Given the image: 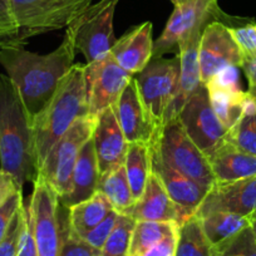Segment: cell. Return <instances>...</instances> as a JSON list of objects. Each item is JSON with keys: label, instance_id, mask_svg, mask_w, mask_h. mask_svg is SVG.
<instances>
[{"label": "cell", "instance_id": "ac0fdd59", "mask_svg": "<svg viewBox=\"0 0 256 256\" xmlns=\"http://www.w3.org/2000/svg\"><path fill=\"white\" fill-rule=\"evenodd\" d=\"M92 140L100 174L124 164L128 142L126 141L113 106L98 114Z\"/></svg>", "mask_w": 256, "mask_h": 256}, {"label": "cell", "instance_id": "ab89813d", "mask_svg": "<svg viewBox=\"0 0 256 256\" xmlns=\"http://www.w3.org/2000/svg\"><path fill=\"white\" fill-rule=\"evenodd\" d=\"M177 234H178V231L166 236L158 244H156V245L147 248L146 251H144V252L136 256H174V252H176Z\"/></svg>", "mask_w": 256, "mask_h": 256}, {"label": "cell", "instance_id": "484cf974", "mask_svg": "<svg viewBox=\"0 0 256 256\" xmlns=\"http://www.w3.org/2000/svg\"><path fill=\"white\" fill-rule=\"evenodd\" d=\"M174 256H218V248L206 236L196 215L178 225Z\"/></svg>", "mask_w": 256, "mask_h": 256}, {"label": "cell", "instance_id": "1f68e13d", "mask_svg": "<svg viewBox=\"0 0 256 256\" xmlns=\"http://www.w3.org/2000/svg\"><path fill=\"white\" fill-rule=\"evenodd\" d=\"M216 248L218 256H256L255 232L251 226H248Z\"/></svg>", "mask_w": 256, "mask_h": 256}, {"label": "cell", "instance_id": "603a6c76", "mask_svg": "<svg viewBox=\"0 0 256 256\" xmlns=\"http://www.w3.org/2000/svg\"><path fill=\"white\" fill-rule=\"evenodd\" d=\"M205 87L214 112L228 131L242 114L248 92H244L241 88L226 87L214 80L206 82Z\"/></svg>", "mask_w": 256, "mask_h": 256}, {"label": "cell", "instance_id": "d6a6232c", "mask_svg": "<svg viewBox=\"0 0 256 256\" xmlns=\"http://www.w3.org/2000/svg\"><path fill=\"white\" fill-rule=\"evenodd\" d=\"M26 44V42L20 38V28L14 18L9 0H0V49Z\"/></svg>", "mask_w": 256, "mask_h": 256}, {"label": "cell", "instance_id": "83f0119b", "mask_svg": "<svg viewBox=\"0 0 256 256\" xmlns=\"http://www.w3.org/2000/svg\"><path fill=\"white\" fill-rule=\"evenodd\" d=\"M198 218L206 236L215 246L232 238L248 226H251V218L225 211L211 212Z\"/></svg>", "mask_w": 256, "mask_h": 256}, {"label": "cell", "instance_id": "f1b7e54d", "mask_svg": "<svg viewBox=\"0 0 256 256\" xmlns=\"http://www.w3.org/2000/svg\"><path fill=\"white\" fill-rule=\"evenodd\" d=\"M225 142L240 151L256 156V102L248 93L242 114L235 126L228 131Z\"/></svg>", "mask_w": 256, "mask_h": 256}, {"label": "cell", "instance_id": "3957f363", "mask_svg": "<svg viewBox=\"0 0 256 256\" xmlns=\"http://www.w3.org/2000/svg\"><path fill=\"white\" fill-rule=\"evenodd\" d=\"M88 114L86 64H73L46 107L34 116V134L39 171L52 147L73 123Z\"/></svg>", "mask_w": 256, "mask_h": 256}, {"label": "cell", "instance_id": "2e32d148", "mask_svg": "<svg viewBox=\"0 0 256 256\" xmlns=\"http://www.w3.org/2000/svg\"><path fill=\"white\" fill-rule=\"evenodd\" d=\"M204 30H195L180 39L177 48L180 56V83L176 98L170 106L162 126L178 117L180 112L195 90L202 84L200 64H198V46ZM161 126V127H162Z\"/></svg>", "mask_w": 256, "mask_h": 256}, {"label": "cell", "instance_id": "8fae6325", "mask_svg": "<svg viewBox=\"0 0 256 256\" xmlns=\"http://www.w3.org/2000/svg\"><path fill=\"white\" fill-rule=\"evenodd\" d=\"M33 184L29 208L33 215L38 256H58L62 238L58 218L59 196L42 176L36 177Z\"/></svg>", "mask_w": 256, "mask_h": 256}, {"label": "cell", "instance_id": "6da1fadb", "mask_svg": "<svg viewBox=\"0 0 256 256\" xmlns=\"http://www.w3.org/2000/svg\"><path fill=\"white\" fill-rule=\"evenodd\" d=\"M76 53L74 42L68 32L58 48L44 56L24 46L0 49V66L6 70L33 117L46 107L60 80L73 67Z\"/></svg>", "mask_w": 256, "mask_h": 256}, {"label": "cell", "instance_id": "7a4b0ae2", "mask_svg": "<svg viewBox=\"0 0 256 256\" xmlns=\"http://www.w3.org/2000/svg\"><path fill=\"white\" fill-rule=\"evenodd\" d=\"M0 164L20 191L39 176L33 116L6 74H0Z\"/></svg>", "mask_w": 256, "mask_h": 256}, {"label": "cell", "instance_id": "8992f818", "mask_svg": "<svg viewBox=\"0 0 256 256\" xmlns=\"http://www.w3.org/2000/svg\"><path fill=\"white\" fill-rule=\"evenodd\" d=\"M120 0H98L86 9L67 28L76 50L84 56L87 64L97 63L110 56L117 39L113 18Z\"/></svg>", "mask_w": 256, "mask_h": 256}, {"label": "cell", "instance_id": "d590c367", "mask_svg": "<svg viewBox=\"0 0 256 256\" xmlns=\"http://www.w3.org/2000/svg\"><path fill=\"white\" fill-rule=\"evenodd\" d=\"M228 30L244 56H256V24L248 23L240 26H228Z\"/></svg>", "mask_w": 256, "mask_h": 256}, {"label": "cell", "instance_id": "52a82bcc", "mask_svg": "<svg viewBox=\"0 0 256 256\" xmlns=\"http://www.w3.org/2000/svg\"><path fill=\"white\" fill-rule=\"evenodd\" d=\"M97 118L90 114L78 118L72 127L52 147L39 171L58 194L59 198L68 195L72 186V174L82 147L92 138Z\"/></svg>", "mask_w": 256, "mask_h": 256}, {"label": "cell", "instance_id": "d6986e66", "mask_svg": "<svg viewBox=\"0 0 256 256\" xmlns=\"http://www.w3.org/2000/svg\"><path fill=\"white\" fill-rule=\"evenodd\" d=\"M126 215L134 221H174L178 225L188 218V216L172 201L162 181L154 171L150 174L142 196L134 201V206Z\"/></svg>", "mask_w": 256, "mask_h": 256}, {"label": "cell", "instance_id": "d4e9b609", "mask_svg": "<svg viewBox=\"0 0 256 256\" xmlns=\"http://www.w3.org/2000/svg\"><path fill=\"white\" fill-rule=\"evenodd\" d=\"M97 191L104 195L113 210L120 215H126L134 204L131 186L123 164L113 167L100 174Z\"/></svg>", "mask_w": 256, "mask_h": 256}, {"label": "cell", "instance_id": "cb8c5ba5", "mask_svg": "<svg viewBox=\"0 0 256 256\" xmlns=\"http://www.w3.org/2000/svg\"><path fill=\"white\" fill-rule=\"evenodd\" d=\"M112 210L110 201L97 191L90 198L68 208V224L73 232L83 238L92 228L100 225Z\"/></svg>", "mask_w": 256, "mask_h": 256}, {"label": "cell", "instance_id": "4316f807", "mask_svg": "<svg viewBox=\"0 0 256 256\" xmlns=\"http://www.w3.org/2000/svg\"><path fill=\"white\" fill-rule=\"evenodd\" d=\"M123 166L134 201L138 200L144 194V187L152 172L151 146L140 142L128 144Z\"/></svg>", "mask_w": 256, "mask_h": 256}, {"label": "cell", "instance_id": "4dcf8cb0", "mask_svg": "<svg viewBox=\"0 0 256 256\" xmlns=\"http://www.w3.org/2000/svg\"><path fill=\"white\" fill-rule=\"evenodd\" d=\"M134 225L136 221L130 216H118L112 234L100 248V256H128Z\"/></svg>", "mask_w": 256, "mask_h": 256}, {"label": "cell", "instance_id": "9c48e42d", "mask_svg": "<svg viewBox=\"0 0 256 256\" xmlns=\"http://www.w3.org/2000/svg\"><path fill=\"white\" fill-rule=\"evenodd\" d=\"M174 12L162 32L161 36L154 43L152 58L174 50L180 39L195 30H204L208 23L226 18L221 12L218 0H170Z\"/></svg>", "mask_w": 256, "mask_h": 256}, {"label": "cell", "instance_id": "277c9868", "mask_svg": "<svg viewBox=\"0 0 256 256\" xmlns=\"http://www.w3.org/2000/svg\"><path fill=\"white\" fill-rule=\"evenodd\" d=\"M151 148L201 186L210 190L216 184L208 156L190 138L178 118L158 128Z\"/></svg>", "mask_w": 256, "mask_h": 256}, {"label": "cell", "instance_id": "4fadbf2b", "mask_svg": "<svg viewBox=\"0 0 256 256\" xmlns=\"http://www.w3.org/2000/svg\"><path fill=\"white\" fill-rule=\"evenodd\" d=\"M242 60L244 54L234 40L228 24L220 20L208 23L201 34L198 46V64L204 84L226 68H240Z\"/></svg>", "mask_w": 256, "mask_h": 256}, {"label": "cell", "instance_id": "f546056e", "mask_svg": "<svg viewBox=\"0 0 256 256\" xmlns=\"http://www.w3.org/2000/svg\"><path fill=\"white\" fill-rule=\"evenodd\" d=\"M178 231V224L174 221H136L132 232L128 256H136L164 240L166 236Z\"/></svg>", "mask_w": 256, "mask_h": 256}, {"label": "cell", "instance_id": "5bb4252c", "mask_svg": "<svg viewBox=\"0 0 256 256\" xmlns=\"http://www.w3.org/2000/svg\"><path fill=\"white\" fill-rule=\"evenodd\" d=\"M113 107L126 141L128 144L140 142L151 146L158 127L142 102L136 78L134 77L131 82L128 83L118 102Z\"/></svg>", "mask_w": 256, "mask_h": 256}, {"label": "cell", "instance_id": "60d3db41", "mask_svg": "<svg viewBox=\"0 0 256 256\" xmlns=\"http://www.w3.org/2000/svg\"><path fill=\"white\" fill-rule=\"evenodd\" d=\"M19 191L20 190H19L14 177L6 171H4L3 168H0V206Z\"/></svg>", "mask_w": 256, "mask_h": 256}, {"label": "cell", "instance_id": "9a60e30c", "mask_svg": "<svg viewBox=\"0 0 256 256\" xmlns=\"http://www.w3.org/2000/svg\"><path fill=\"white\" fill-rule=\"evenodd\" d=\"M225 211L251 218L256 212V176L228 184H215L198 208V218Z\"/></svg>", "mask_w": 256, "mask_h": 256}, {"label": "cell", "instance_id": "e0dca14e", "mask_svg": "<svg viewBox=\"0 0 256 256\" xmlns=\"http://www.w3.org/2000/svg\"><path fill=\"white\" fill-rule=\"evenodd\" d=\"M151 152L152 171L160 177L170 198L188 218L195 215L205 200L208 188L174 168L152 148Z\"/></svg>", "mask_w": 256, "mask_h": 256}, {"label": "cell", "instance_id": "7c38bea8", "mask_svg": "<svg viewBox=\"0 0 256 256\" xmlns=\"http://www.w3.org/2000/svg\"><path fill=\"white\" fill-rule=\"evenodd\" d=\"M134 77L118 66L110 53L103 60L86 64L88 114L97 118L106 108L114 106Z\"/></svg>", "mask_w": 256, "mask_h": 256}, {"label": "cell", "instance_id": "8d00e7d4", "mask_svg": "<svg viewBox=\"0 0 256 256\" xmlns=\"http://www.w3.org/2000/svg\"><path fill=\"white\" fill-rule=\"evenodd\" d=\"M118 216H120V214H117L114 210H112L100 225H97L94 228H92L90 232L86 234L82 238H84V240L87 241L90 245H92L93 248L100 250V248H103V245H104L106 241H107V238H110V235L112 234L113 228H114L116 224H117Z\"/></svg>", "mask_w": 256, "mask_h": 256}, {"label": "cell", "instance_id": "ba28073f", "mask_svg": "<svg viewBox=\"0 0 256 256\" xmlns=\"http://www.w3.org/2000/svg\"><path fill=\"white\" fill-rule=\"evenodd\" d=\"M134 78L142 102L160 128L178 92V54L171 59L152 58L146 68L134 76Z\"/></svg>", "mask_w": 256, "mask_h": 256}, {"label": "cell", "instance_id": "7bdbcfd3", "mask_svg": "<svg viewBox=\"0 0 256 256\" xmlns=\"http://www.w3.org/2000/svg\"><path fill=\"white\" fill-rule=\"evenodd\" d=\"M251 228H252L254 232H255V236H256V220H251Z\"/></svg>", "mask_w": 256, "mask_h": 256}, {"label": "cell", "instance_id": "b9f144b4", "mask_svg": "<svg viewBox=\"0 0 256 256\" xmlns=\"http://www.w3.org/2000/svg\"><path fill=\"white\" fill-rule=\"evenodd\" d=\"M240 68L244 70L246 80H248V93L256 102V56H244L242 64H241Z\"/></svg>", "mask_w": 256, "mask_h": 256}, {"label": "cell", "instance_id": "5b68a950", "mask_svg": "<svg viewBox=\"0 0 256 256\" xmlns=\"http://www.w3.org/2000/svg\"><path fill=\"white\" fill-rule=\"evenodd\" d=\"M94 0H9L24 42L68 28Z\"/></svg>", "mask_w": 256, "mask_h": 256}, {"label": "cell", "instance_id": "e575fe53", "mask_svg": "<svg viewBox=\"0 0 256 256\" xmlns=\"http://www.w3.org/2000/svg\"><path fill=\"white\" fill-rule=\"evenodd\" d=\"M58 256H100V250L93 248L84 238L73 232L68 224V230L62 232Z\"/></svg>", "mask_w": 256, "mask_h": 256}, {"label": "cell", "instance_id": "836d02e7", "mask_svg": "<svg viewBox=\"0 0 256 256\" xmlns=\"http://www.w3.org/2000/svg\"><path fill=\"white\" fill-rule=\"evenodd\" d=\"M26 224V205H22L12 220L3 240L0 241V256H18L22 236Z\"/></svg>", "mask_w": 256, "mask_h": 256}, {"label": "cell", "instance_id": "30bf717a", "mask_svg": "<svg viewBox=\"0 0 256 256\" xmlns=\"http://www.w3.org/2000/svg\"><path fill=\"white\" fill-rule=\"evenodd\" d=\"M177 118L190 138L206 156L225 141L228 130L214 112L204 83L190 97Z\"/></svg>", "mask_w": 256, "mask_h": 256}, {"label": "cell", "instance_id": "44dd1931", "mask_svg": "<svg viewBox=\"0 0 256 256\" xmlns=\"http://www.w3.org/2000/svg\"><path fill=\"white\" fill-rule=\"evenodd\" d=\"M100 174L94 144L90 138L82 147L77 162H76L70 191L68 192V195L59 198V204H62L66 208H70L73 205H77L94 195L97 192Z\"/></svg>", "mask_w": 256, "mask_h": 256}, {"label": "cell", "instance_id": "74e56055", "mask_svg": "<svg viewBox=\"0 0 256 256\" xmlns=\"http://www.w3.org/2000/svg\"><path fill=\"white\" fill-rule=\"evenodd\" d=\"M23 204V196H22V192L19 191L0 206V241L3 240L12 220Z\"/></svg>", "mask_w": 256, "mask_h": 256}, {"label": "cell", "instance_id": "f35d334b", "mask_svg": "<svg viewBox=\"0 0 256 256\" xmlns=\"http://www.w3.org/2000/svg\"><path fill=\"white\" fill-rule=\"evenodd\" d=\"M26 228H24L23 236H22L20 248H19L18 256H38L36 238H34L33 215H32L29 204L28 205H26Z\"/></svg>", "mask_w": 256, "mask_h": 256}, {"label": "cell", "instance_id": "7402d4cb", "mask_svg": "<svg viewBox=\"0 0 256 256\" xmlns=\"http://www.w3.org/2000/svg\"><path fill=\"white\" fill-rule=\"evenodd\" d=\"M216 184H228L256 176V156L224 141L208 156Z\"/></svg>", "mask_w": 256, "mask_h": 256}, {"label": "cell", "instance_id": "ffe728a7", "mask_svg": "<svg viewBox=\"0 0 256 256\" xmlns=\"http://www.w3.org/2000/svg\"><path fill=\"white\" fill-rule=\"evenodd\" d=\"M120 68L130 74L136 76L146 68L154 56L152 23L144 22L117 39L110 50Z\"/></svg>", "mask_w": 256, "mask_h": 256}, {"label": "cell", "instance_id": "ee69618b", "mask_svg": "<svg viewBox=\"0 0 256 256\" xmlns=\"http://www.w3.org/2000/svg\"><path fill=\"white\" fill-rule=\"evenodd\" d=\"M251 220H256V212H255V214H254V215H252V216H251Z\"/></svg>", "mask_w": 256, "mask_h": 256}]
</instances>
